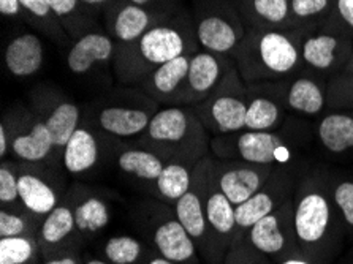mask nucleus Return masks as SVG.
<instances>
[{
	"label": "nucleus",
	"instance_id": "1",
	"mask_svg": "<svg viewBox=\"0 0 353 264\" xmlns=\"http://www.w3.org/2000/svg\"><path fill=\"white\" fill-rule=\"evenodd\" d=\"M325 165H307L293 193V230L298 249L317 264H333L347 249V233L330 195Z\"/></svg>",
	"mask_w": 353,
	"mask_h": 264
},
{
	"label": "nucleus",
	"instance_id": "2",
	"mask_svg": "<svg viewBox=\"0 0 353 264\" xmlns=\"http://www.w3.org/2000/svg\"><path fill=\"white\" fill-rule=\"evenodd\" d=\"M312 123L295 119L283 123L279 130H243L211 139L212 155L221 160H241L276 168H304L306 150L314 145Z\"/></svg>",
	"mask_w": 353,
	"mask_h": 264
},
{
	"label": "nucleus",
	"instance_id": "3",
	"mask_svg": "<svg viewBox=\"0 0 353 264\" xmlns=\"http://www.w3.org/2000/svg\"><path fill=\"white\" fill-rule=\"evenodd\" d=\"M315 26L260 30L248 27L234 50L238 72L244 83H272L292 77L303 67L301 45Z\"/></svg>",
	"mask_w": 353,
	"mask_h": 264
},
{
	"label": "nucleus",
	"instance_id": "4",
	"mask_svg": "<svg viewBox=\"0 0 353 264\" xmlns=\"http://www.w3.org/2000/svg\"><path fill=\"white\" fill-rule=\"evenodd\" d=\"M144 148L170 160L196 165L206 157L208 130L192 106H167L152 116L141 136Z\"/></svg>",
	"mask_w": 353,
	"mask_h": 264
},
{
	"label": "nucleus",
	"instance_id": "5",
	"mask_svg": "<svg viewBox=\"0 0 353 264\" xmlns=\"http://www.w3.org/2000/svg\"><path fill=\"white\" fill-rule=\"evenodd\" d=\"M135 225L157 255L176 264L203 263L195 242L174 215L173 207L160 203V199H149L135 207Z\"/></svg>",
	"mask_w": 353,
	"mask_h": 264
},
{
	"label": "nucleus",
	"instance_id": "6",
	"mask_svg": "<svg viewBox=\"0 0 353 264\" xmlns=\"http://www.w3.org/2000/svg\"><path fill=\"white\" fill-rule=\"evenodd\" d=\"M248 88L238 67H232L221 85L205 101L192 106L208 133L214 136L245 130L248 116Z\"/></svg>",
	"mask_w": 353,
	"mask_h": 264
},
{
	"label": "nucleus",
	"instance_id": "7",
	"mask_svg": "<svg viewBox=\"0 0 353 264\" xmlns=\"http://www.w3.org/2000/svg\"><path fill=\"white\" fill-rule=\"evenodd\" d=\"M194 176L201 188L203 204L208 228H210L216 264H222L223 258L238 238L236 206L223 195L212 176V155L203 157L194 168Z\"/></svg>",
	"mask_w": 353,
	"mask_h": 264
},
{
	"label": "nucleus",
	"instance_id": "8",
	"mask_svg": "<svg viewBox=\"0 0 353 264\" xmlns=\"http://www.w3.org/2000/svg\"><path fill=\"white\" fill-rule=\"evenodd\" d=\"M190 45V30L184 24L159 23L151 27L127 52L124 68L132 78L146 77L154 68L185 56Z\"/></svg>",
	"mask_w": 353,
	"mask_h": 264
},
{
	"label": "nucleus",
	"instance_id": "9",
	"mask_svg": "<svg viewBox=\"0 0 353 264\" xmlns=\"http://www.w3.org/2000/svg\"><path fill=\"white\" fill-rule=\"evenodd\" d=\"M248 24L234 3L216 2L203 8L195 23V37L203 51L219 56L234 52L243 41Z\"/></svg>",
	"mask_w": 353,
	"mask_h": 264
},
{
	"label": "nucleus",
	"instance_id": "10",
	"mask_svg": "<svg viewBox=\"0 0 353 264\" xmlns=\"http://www.w3.org/2000/svg\"><path fill=\"white\" fill-rule=\"evenodd\" d=\"M353 51V37L330 26L312 27L301 45L303 67L317 74L342 73ZM331 77V78H333Z\"/></svg>",
	"mask_w": 353,
	"mask_h": 264
},
{
	"label": "nucleus",
	"instance_id": "11",
	"mask_svg": "<svg viewBox=\"0 0 353 264\" xmlns=\"http://www.w3.org/2000/svg\"><path fill=\"white\" fill-rule=\"evenodd\" d=\"M244 239L256 252L277 263L301 252L293 230V198L283 203L276 212L266 215L245 231Z\"/></svg>",
	"mask_w": 353,
	"mask_h": 264
},
{
	"label": "nucleus",
	"instance_id": "12",
	"mask_svg": "<svg viewBox=\"0 0 353 264\" xmlns=\"http://www.w3.org/2000/svg\"><path fill=\"white\" fill-rule=\"evenodd\" d=\"M304 168H276L255 195L236 206V241L243 238L250 226L266 215L276 212L283 203L293 198L298 177Z\"/></svg>",
	"mask_w": 353,
	"mask_h": 264
},
{
	"label": "nucleus",
	"instance_id": "13",
	"mask_svg": "<svg viewBox=\"0 0 353 264\" xmlns=\"http://www.w3.org/2000/svg\"><path fill=\"white\" fill-rule=\"evenodd\" d=\"M277 94L287 112L303 119H315L330 110L328 81L319 74H292L274 81Z\"/></svg>",
	"mask_w": 353,
	"mask_h": 264
},
{
	"label": "nucleus",
	"instance_id": "14",
	"mask_svg": "<svg viewBox=\"0 0 353 264\" xmlns=\"http://www.w3.org/2000/svg\"><path fill=\"white\" fill-rule=\"evenodd\" d=\"M274 170L276 166L255 165L241 160H221L212 155L214 181L234 206H239L255 195Z\"/></svg>",
	"mask_w": 353,
	"mask_h": 264
},
{
	"label": "nucleus",
	"instance_id": "15",
	"mask_svg": "<svg viewBox=\"0 0 353 264\" xmlns=\"http://www.w3.org/2000/svg\"><path fill=\"white\" fill-rule=\"evenodd\" d=\"M74 214V222L83 244L97 241L114 220V206L111 199L95 188L74 185L67 192Z\"/></svg>",
	"mask_w": 353,
	"mask_h": 264
},
{
	"label": "nucleus",
	"instance_id": "16",
	"mask_svg": "<svg viewBox=\"0 0 353 264\" xmlns=\"http://www.w3.org/2000/svg\"><path fill=\"white\" fill-rule=\"evenodd\" d=\"M10 134V157L28 165H45L52 157H61L54 148V141L45 121L41 117L28 116L23 123L7 122Z\"/></svg>",
	"mask_w": 353,
	"mask_h": 264
},
{
	"label": "nucleus",
	"instance_id": "17",
	"mask_svg": "<svg viewBox=\"0 0 353 264\" xmlns=\"http://www.w3.org/2000/svg\"><path fill=\"white\" fill-rule=\"evenodd\" d=\"M225 56L210 51H196L190 56V67L176 106H195L205 101L225 79L233 67Z\"/></svg>",
	"mask_w": 353,
	"mask_h": 264
},
{
	"label": "nucleus",
	"instance_id": "18",
	"mask_svg": "<svg viewBox=\"0 0 353 264\" xmlns=\"http://www.w3.org/2000/svg\"><path fill=\"white\" fill-rule=\"evenodd\" d=\"M18 168V185L21 204L30 214L43 220L51 214L65 198L61 190V184L56 177L48 176V171L41 165H28L16 161Z\"/></svg>",
	"mask_w": 353,
	"mask_h": 264
},
{
	"label": "nucleus",
	"instance_id": "19",
	"mask_svg": "<svg viewBox=\"0 0 353 264\" xmlns=\"http://www.w3.org/2000/svg\"><path fill=\"white\" fill-rule=\"evenodd\" d=\"M312 128L315 144L326 159L353 163V110H328Z\"/></svg>",
	"mask_w": 353,
	"mask_h": 264
},
{
	"label": "nucleus",
	"instance_id": "20",
	"mask_svg": "<svg viewBox=\"0 0 353 264\" xmlns=\"http://www.w3.org/2000/svg\"><path fill=\"white\" fill-rule=\"evenodd\" d=\"M37 238L40 242L43 258L63 252H81L84 244L79 238L77 222H74L73 206L70 199L67 198V193L54 211L41 220Z\"/></svg>",
	"mask_w": 353,
	"mask_h": 264
},
{
	"label": "nucleus",
	"instance_id": "21",
	"mask_svg": "<svg viewBox=\"0 0 353 264\" xmlns=\"http://www.w3.org/2000/svg\"><path fill=\"white\" fill-rule=\"evenodd\" d=\"M154 105L132 103V101H111L103 105L95 114V125L101 132L114 138L141 136L151 122Z\"/></svg>",
	"mask_w": 353,
	"mask_h": 264
},
{
	"label": "nucleus",
	"instance_id": "22",
	"mask_svg": "<svg viewBox=\"0 0 353 264\" xmlns=\"http://www.w3.org/2000/svg\"><path fill=\"white\" fill-rule=\"evenodd\" d=\"M173 211L181 225L184 226L187 234H189L192 241L195 242L203 263L216 264L210 228H208L205 215V204H203L201 188L195 176L190 190L173 204Z\"/></svg>",
	"mask_w": 353,
	"mask_h": 264
},
{
	"label": "nucleus",
	"instance_id": "23",
	"mask_svg": "<svg viewBox=\"0 0 353 264\" xmlns=\"http://www.w3.org/2000/svg\"><path fill=\"white\" fill-rule=\"evenodd\" d=\"M248 116L245 130L271 132L279 130L285 123L288 112L277 94L276 83H256L248 85Z\"/></svg>",
	"mask_w": 353,
	"mask_h": 264
},
{
	"label": "nucleus",
	"instance_id": "24",
	"mask_svg": "<svg viewBox=\"0 0 353 264\" xmlns=\"http://www.w3.org/2000/svg\"><path fill=\"white\" fill-rule=\"evenodd\" d=\"M190 56L192 54H185V56L173 59L146 74L143 79V89L146 90L148 95L151 99L165 101L168 106L178 103L187 73H189Z\"/></svg>",
	"mask_w": 353,
	"mask_h": 264
},
{
	"label": "nucleus",
	"instance_id": "25",
	"mask_svg": "<svg viewBox=\"0 0 353 264\" xmlns=\"http://www.w3.org/2000/svg\"><path fill=\"white\" fill-rule=\"evenodd\" d=\"M234 5L250 29L272 30L301 27L293 19L290 0H236Z\"/></svg>",
	"mask_w": 353,
	"mask_h": 264
},
{
	"label": "nucleus",
	"instance_id": "26",
	"mask_svg": "<svg viewBox=\"0 0 353 264\" xmlns=\"http://www.w3.org/2000/svg\"><path fill=\"white\" fill-rule=\"evenodd\" d=\"M45 59L43 43L35 34H21L5 48V67L16 78H29L39 73Z\"/></svg>",
	"mask_w": 353,
	"mask_h": 264
},
{
	"label": "nucleus",
	"instance_id": "27",
	"mask_svg": "<svg viewBox=\"0 0 353 264\" xmlns=\"http://www.w3.org/2000/svg\"><path fill=\"white\" fill-rule=\"evenodd\" d=\"M114 41L111 37L99 32L84 34L73 43L67 54V65L73 74H84L95 63L108 62L114 54Z\"/></svg>",
	"mask_w": 353,
	"mask_h": 264
},
{
	"label": "nucleus",
	"instance_id": "28",
	"mask_svg": "<svg viewBox=\"0 0 353 264\" xmlns=\"http://www.w3.org/2000/svg\"><path fill=\"white\" fill-rule=\"evenodd\" d=\"M100 143L94 132L81 127L73 133L70 141L62 150V165L72 176H83L100 163Z\"/></svg>",
	"mask_w": 353,
	"mask_h": 264
},
{
	"label": "nucleus",
	"instance_id": "29",
	"mask_svg": "<svg viewBox=\"0 0 353 264\" xmlns=\"http://www.w3.org/2000/svg\"><path fill=\"white\" fill-rule=\"evenodd\" d=\"M157 23L156 14L146 7L124 2L114 10L110 18V30L114 39L122 45H133Z\"/></svg>",
	"mask_w": 353,
	"mask_h": 264
},
{
	"label": "nucleus",
	"instance_id": "30",
	"mask_svg": "<svg viewBox=\"0 0 353 264\" xmlns=\"http://www.w3.org/2000/svg\"><path fill=\"white\" fill-rule=\"evenodd\" d=\"M116 165L122 174L152 187L157 177L162 174L167 160L154 150L140 145L122 149L116 157Z\"/></svg>",
	"mask_w": 353,
	"mask_h": 264
},
{
	"label": "nucleus",
	"instance_id": "31",
	"mask_svg": "<svg viewBox=\"0 0 353 264\" xmlns=\"http://www.w3.org/2000/svg\"><path fill=\"white\" fill-rule=\"evenodd\" d=\"M154 253L141 236L130 233L111 234L101 245V258L111 264H148Z\"/></svg>",
	"mask_w": 353,
	"mask_h": 264
},
{
	"label": "nucleus",
	"instance_id": "32",
	"mask_svg": "<svg viewBox=\"0 0 353 264\" xmlns=\"http://www.w3.org/2000/svg\"><path fill=\"white\" fill-rule=\"evenodd\" d=\"M194 165L181 160H170L162 174L152 184V195L163 203L174 204L190 190L194 182Z\"/></svg>",
	"mask_w": 353,
	"mask_h": 264
},
{
	"label": "nucleus",
	"instance_id": "33",
	"mask_svg": "<svg viewBox=\"0 0 353 264\" xmlns=\"http://www.w3.org/2000/svg\"><path fill=\"white\" fill-rule=\"evenodd\" d=\"M41 119L45 121L48 130L52 136V141H54L57 154L62 159L63 148L70 141L73 133L79 128V119H81L79 108L73 101L57 100Z\"/></svg>",
	"mask_w": 353,
	"mask_h": 264
},
{
	"label": "nucleus",
	"instance_id": "34",
	"mask_svg": "<svg viewBox=\"0 0 353 264\" xmlns=\"http://www.w3.org/2000/svg\"><path fill=\"white\" fill-rule=\"evenodd\" d=\"M330 195L344 223L347 242L353 244V170H326Z\"/></svg>",
	"mask_w": 353,
	"mask_h": 264
},
{
	"label": "nucleus",
	"instance_id": "35",
	"mask_svg": "<svg viewBox=\"0 0 353 264\" xmlns=\"http://www.w3.org/2000/svg\"><path fill=\"white\" fill-rule=\"evenodd\" d=\"M0 264H43L37 236L0 238Z\"/></svg>",
	"mask_w": 353,
	"mask_h": 264
},
{
	"label": "nucleus",
	"instance_id": "36",
	"mask_svg": "<svg viewBox=\"0 0 353 264\" xmlns=\"http://www.w3.org/2000/svg\"><path fill=\"white\" fill-rule=\"evenodd\" d=\"M41 220L21 206L0 207V238L14 236H39Z\"/></svg>",
	"mask_w": 353,
	"mask_h": 264
},
{
	"label": "nucleus",
	"instance_id": "37",
	"mask_svg": "<svg viewBox=\"0 0 353 264\" xmlns=\"http://www.w3.org/2000/svg\"><path fill=\"white\" fill-rule=\"evenodd\" d=\"M334 0H290L293 19L298 26H319L328 18Z\"/></svg>",
	"mask_w": 353,
	"mask_h": 264
},
{
	"label": "nucleus",
	"instance_id": "38",
	"mask_svg": "<svg viewBox=\"0 0 353 264\" xmlns=\"http://www.w3.org/2000/svg\"><path fill=\"white\" fill-rule=\"evenodd\" d=\"M330 110H353V73H339L328 79Z\"/></svg>",
	"mask_w": 353,
	"mask_h": 264
},
{
	"label": "nucleus",
	"instance_id": "39",
	"mask_svg": "<svg viewBox=\"0 0 353 264\" xmlns=\"http://www.w3.org/2000/svg\"><path fill=\"white\" fill-rule=\"evenodd\" d=\"M0 204L2 206H21L18 168L14 160H5L0 166Z\"/></svg>",
	"mask_w": 353,
	"mask_h": 264
},
{
	"label": "nucleus",
	"instance_id": "40",
	"mask_svg": "<svg viewBox=\"0 0 353 264\" xmlns=\"http://www.w3.org/2000/svg\"><path fill=\"white\" fill-rule=\"evenodd\" d=\"M222 264H274L270 258L256 252L244 239H239L232 245V249L223 258Z\"/></svg>",
	"mask_w": 353,
	"mask_h": 264
},
{
	"label": "nucleus",
	"instance_id": "41",
	"mask_svg": "<svg viewBox=\"0 0 353 264\" xmlns=\"http://www.w3.org/2000/svg\"><path fill=\"white\" fill-rule=\"evenodd\" d=\"M323 24L353 37V0H334V7Z\"/></svg>",
	"mask_w": 353,
	"mask_h": 264
},
{
	"label": "nucleus",
	"instance_id": "42",
	"mask_svg": "<svg viewBox=\"0 0 353 264\" xmlns=\"http://www.w3.org/2000/svg\"><path fill=\"white\" fill-rule=\"evenodd\" d=\"M19 2L24 12H28L34 18L46 21V23H50L52 18H56L51 12L48 0H19Z\"/></svg>",
	"mask_w": 353,
	"mask_h": 264
},
{
	"label": "nucleus",
	"instance_id": "43",
	"mask_svg": "<svg viewBox=\"0 0 353 264\" xmlns=\"http://www.w3.org/2000/svg\"><path fill=\"white\" fill-rule=\"evenodd\" d=\"M52 14L56 18H68L78 10L79 0H48Z\"/></svg>",
	"mask_w": 353,
	"mask_h": 264
},
{
	"label": "nucleus",
	"instance_id": "44",
	"mask_svg": "<svg viewBox=\"0 0 353 264\" xmlns=\"http://www.w3.org/2000/svg\"><path fill=\"white\" fill-rule=\"evenodd\" d=\"M83 256L79 250L56 253V255L43 258V264H83Z\"/></svg>",
	"mask_w": 353,
	"mask_h": 264
},
{
	"label": "nucleus",
	"instance_id": "45",
	"mask_svg": "<svg viewBox=\"0 0 353 264\" xmlns=\"http://www.w3.org/2000/svg\"><path fill=\"white\" fill-rule=\"evenodd\" d=\"M0 159L2 161L10 159V134L3 122L0 125Z\"/></svg>",
	"mask_w": 353,
	"mask_h": 264
},
{
	"label": "nucleus",
	"instance_id": "46",
	"mask_svg": "<svg viewBox=\"0 0 353 264\" xmlns=\"http://www.w3.org/2000/svg\"><path fill=\"white\" fill-rule=\"evenodd\" d=\"M19 0H0V13L3 16H18L21 13Z\"/></svg>",
	"mask_w": 353,
	"mask_h": 264
},
{
	"label": "nucleus",
	"instance_id": "47",
	"mask_svg": "<svg viewBox=\"0 0 353 264\" xmlns=\"http://www.w3.org/2000/svg\"><path fill=\"white\" fill-rule=\"evenodd\" d=\"M274 264H317V263L312 261L311 258H307L306 255H303L301 252H298V253H295V255L283 258V260L277 261Z\"/></svg>",
	"mask_w": 353,
	"mask_h": 264
},
{
	"label": "nucleus",
	"instance_id": "48",
	"mask_svg": "<svg viewBox=\"0 0 353 264\" xmlns=\"http://www.w3.org/2000/svg\"><path fill=\"white\" fill-rule=\"evenodd\" d=\"M333 264H353V244L347 245V249L341 253V256Z\"/></svg>",
	"mask_w": 353,
	"mask_h": 264
},
{
	"label": "nucleus",
	"instance_id": "49",
	"mask_svg": "<svg viewBox=\"0 0 353 264\" xmlns=\"http://www.w3.org/2000/svg\"><path fill=\"white\" fill-rule=\"evenodd\" d=\"M83 264H111L101 256H83Z\"/></svg>",
	"mask_w": 353,
	"mask_h": 264
},
{
	"label": "nucleus",
	"instance_id": "50",
	"mask_svg": "<svg viewBox=\"0 0 353 264\" xmlns=\"http://www.w3.org/2000/svg\"><path fill=\"white\" fill-rule=\"evenodd\" d=\"M148 264H176V263L167 260V258L157 255V253H154V255L151 256V260L148 261Z\"/></svg>",
	"mask_w": 353,
	"mask_h": 264
},
{
	"label": "nucleus",
	"instance_id": "51",
	"mask_svg": "<svg viewBox=\"0 0 353 264\" xmlns=\"http://www.w3.org/2000/svg\"><path fill=\"white\" fill-rule=\"evenodd\" d=\"M127 2L135 3V5H140V7H148V5L156 3V2H159V0H127Z\"/></svg>",
	"mask_w": 353,
	"mask_h": 264
},
{
	"label": "nucleus",
	"instance_id": "52",
	"mask_svg": "<svg viewBox=\"0 0 353 264\" xmlns=\"http://www.w3.org/2000/svg\"><path fill=\"white\" fill-rule=\"evenodd\" d=\"M108 2V0H79V3L90 5V7H97V5H103Z\"/></svg>",
	"mask_w": 353,
	"mask_h": 264
},
{
	"label": "nucleus",
	"instance_id": "53",
	"mask_svg": "<svg viewBox=\"0 0 353 264\" xmlns=\"http://www.w3.org/2000/svg\"><path fill=\"white\" fill-rule=\"evenodd\" d=\"M342 73H353V51H352V56H350V59H349V62H347V65H345V68L342 70Z\"/></svg>",
	"mask_w": 353,
	"mask_h": 264
}]
</instances>
